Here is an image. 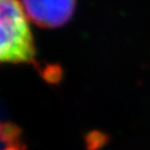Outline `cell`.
<instances>
[{"label": "cell", "instance_id": "7a4b0ae2", "mask_svg": "<svg viewBox=\"0 0 150 150\" xmlns=\"http://www.w3.org/2000/svg\"><path fill=\"white\" fill-rule=\"evenodd\" d=\"M23 10L36 25L56 28L69 20L75 10V0H21Z\"/></svg>", "mask_w": 150, "mask_h": 150}, {"label": "cell", "instance_id": "6da1fadb", "mask_svg": "<svg viewBox=\"0 0 150 150\" xmlns=\"http://www.w3.org/2000/svg\"><path fill=\"white\" fill-rule=\"evenodd\" d=\"M28 17L18 0H0V64H26L35 59Z\"/></svg>", "mask_w": 150, "mask_h": 150}]
</instances>
